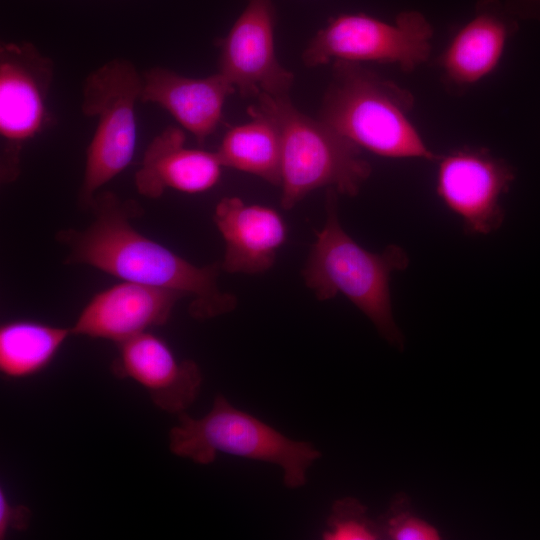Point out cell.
<instances>
[{
  "mask_svg": "<svg viewBox=\"0 0 540 540\" xmlns=\"http://www.w3.org/2000/svg\"><path fill=\"white\" fill-rule=\"evenodd\" d=\"M93 222L84 230H60L56 239L67 249L66 264L93 267L122 281L164 288L191 297L190 315L206 320L237 306L233 294L217 284L220 263L196 266L143 235L129 222L139 207L114 193H97L90 205Z\"/></svg>",
  "mask_w": 540,
  "mask_h": 540,
  "instance_id": "6da1fadb",
  "label": "cell"
},
{
  "mask_svg": "<svg viewBox=\"0 0 540 540\" xmlns=\"http://www.w3.org/2000/svg\"><path fill=\"white\" fill-rule=\"evenodd\" d=\"M410 91L365 68L336 60L324 93L319 119L372 153L388 158L436 161L411 120Z\"/></svg>",
  "mask_w": 540,
  "mask_h": 540,
  "instance_id": "7a4b0ae2",
  "label": "cell"
},
{
  "mask_svg": "<svg viewBox=\"0 0 540 540\" xmlns=\"http://www.w3.org/2000/svg\"><path fill=\"white\" fill-rule=\"evenodd\" d=\"M326 220L311 247L302 276L320 301L337 294L347 297L390 344L402 347L403 338L392 312L390 278L409 264L407 253L389 245L370 252L350 237L339 222L337 192L328 189Z\"/></svg>",
  "mask_w": 540,
  "mask_h": 540,
  "instance_id": "3957f363",
  "label": "cell"
},
{
  "mask_svg": "<svg viewBox=\"0 0 540 540\" xmlns=\"http://www.w3.org/2000/svg\"><path fill=\"white\" fill-rule=\"evenodd\" d=\"M247 112L265 116L279 133L284 209L322 187L355 196L370 177L372 168L361 148L321 119L300 112L288 95L261 93Z\"/></svg>",
  "mask_w": 540,
  "mask_h": 540,
  "instance_id": "277c9868",
  "label": "cell"
},
{
  "mask_svg": "<svg viewBox=\"0 0 540 540\" xmlns=\"http://www.w3.org/2000/svg\"><path fill=\"white\" fill-rule=\"evenodd\" d=\"M169 448L179 457L200 465L212 463L219 453L279 466L283 483L297 489L321 453L310 442L288 438L255 416L233 406L218 394L210 411L200 418L185 412L169 433Z\"/></svg>",
  "mask_w": 540,
  "mask_h": 540,
  "instance_id": "5b68a950",
  "label": "cell"
},
{
  "mask_svg": "<svg viewBox=\"0 0 540 540\" xmlns=\"http://www.w3.org/2000/svg\"><path fill=\"white\" fill-rule=\"evenodd\" d=\"M142 84V76L126 59L106 62L84 81L82 111L97 119L79 190V203L84 208H90L97 191L133 159L137 141L135 106Z\"/></svg>",
  "mask_w": 540,
  "mask_h": 540,
  "instance_id": "8992f818",
  "label": "cell"
},
{
  "mask_svg": "<svg viewBox=\"0 0 540 540\" xmlns=\"http://www.w3.org/2000/svg\"><path fill=\"white\" fill-rule=\"evenodd\" d=\"M433 28L418 11H404L389 23L364 13H344L330 18L302 53L307 67L336 60L397 65L412 72L431 53Z\"/></svg>",
  "mask_w": 540,
  "mask_h": 540,
  "instance_id": "52a82bcc",
  "label": "cell"
},
{
  "mask_svg": "<svg viewBox=\"0 0 540 540\" xmlns=\"http://www.w3.org/2000/svg\"><path fill=\"white\" fill-rule=\"evenodd\" d=\"M53 71L52 60L31 43H4L0 47L1 174L6 180L18 174L23 144L46 123Z\"/></svg>",
  "mask_w": 540,
  "mask_h": 540,
  "instance_id": "ba28073f",
  "label": "cell"
},
{
  "mask_svg": "<svg viewBox=\"0 0 540 540\" xmlns=\"http://www.w3.org/2000/svg\"><path fill=\"white\" fill-rule=\"evenodd\" d=\"M435 189L444 205L462 221L464 231L486 235L503 223L501 197L515 170L488 149L462 147L438 156Z\"/></svg>",
  "mask_w": 540,
  "mask_h": 540,
  "instance_id": "9c48e42d",
  "label": "cell"
},
{
  "mask_svg": "<svg viewBox=\"0 0 540 540\" xmlns=\"http://www.w3.org/2000/svg\"><path fill=\"white\" fill-rule=\"evenodd\" d=\"M272 0H247L227 36L219 57L221 73L242 97L288 95L294 75L278 61L274 47Z\"/></svg>",
  "mask_w": 540,
  "mask_h": 540,
  "instance_id": "30bf717a",
  "label": "cell"
},
{
  "mask_svg": "<svg viewBox=\"0 0 540 540\" xmlns=\"http://www.w3.org/2000/svg\"><path fill=\"white\" fill-rule=\"evenodd\" d=\"M518 27V19L504 3L480 0L473 16L454 33L438 58L445 87L464 92L492 74Z\"/></svg>",
  "mask_w": 540,
  "mask_h": 540,
  "instance_id": "8fae6325",
  "label": "cell"
},
{
  "mask_svg": "<svg viewBox=\"0 0 540 540\" xmlns=\"http://www.w3.org/2000/svg\"><path fill=\"white\" fill-rule=\"evenodd\" d=\"M179 292L122 281L96 293L70 327L72 335L106 339L117 344L165 324Z\"/></svg>",
  "mask_w": 540,
  "mask_h": 540,
  "instance_id": "7c38bea8",
  "label": "cell"
},
{
  "mask_svg": "<svg viewBox=\"0 0 540 540\" xmlns=\"http://www.w3.org/2000/svg\"><path fill=\"white\" fill-rule=\"evenodd\" d=\"M118 346L112 371L141 385L158 408L178 415L196 400L202 385L199 366L178 359L163 339L146 331Z\"/></svg>",
  "mask_w": 540,
  "mask_h": 540,
  "instance_id": "4fadbf2b",
  "label": "cell"
},
{
  "mask_svg": "<svg viewBox=\"0 0 540 540\" xmlns=\"http://www.w3.org/2000/svg\"><path fill=\"white\" fill-rule=\"evenodd\" d=\"M213 219L225 242L221 270L257 274L269 270L287 238V226L271 207L247 204L239 197H224Z\"/></svg>",
  "mask_w": 540,
  "mask_h": 540,
  "instance_id": "5bb4252c",
  "label": "cell"
},
{
  "mask_svg": "<svg viewBox=\"0 0 540 540\" xmlns=\"http://www.w3.org/2000/svg\"><path fill=\"white\" fill-rule=\"evenodd\" d=\"M185 140L182 129L168 126L150 142L135 174L138 193L150 199L167 189L197 194L218 183L224 166L217 152L187 148Z\"/></svg>",
  "mask_w": 540,
  "mask_h": 540,
  "instance_id": "9a60e30c",
  "label": "cell"
},
{
  "mask_svg": "<svg viewBox=\"0 0 540 540\" xmlns=\"http://www.w3.org/2000/svg\"><path fill=\"white\" fill-rule=\"evenodd\" d=\"M142 80L140 100L167 110L200 144L216 131L227 97L236 92L219 72L206 78H190L154 67L144 73Z\"/></svg>",
  "mask_w": 540,
  "mask_h": 540,
  "instance_id": "2e32d148",
  "label": "cell"
},
{
  "mask_svg": "<svg viewBox=\"0 0 540 540\" xmlns=\"http://www.w3.org/2000/svg\"><path fill=\"white\" fill-rule=\"evenodd\" d=\"M70 327H60L33 320H13L0 327V371L8 378L33 376L54 359Z\"/></svg>",
  "mask_w": 540,
  "mask_h": 540,
  "instance_id": "e0dca14e",
  "label": "cell"
},
{
  "mask_svg": "<svg viewBox=\"0 0 540 540\" xmlns=\"http://www.w3.org/2000/svg\"><path fill=\"white\" fill-rule=\"evenodd\" d=\"M251 121L229 129L218 149L224 167L246 172L281 185V144L274 124L265 116L248 113Z\"/></svg>",
  "mask_w": 540,
  "mask_h": 540,
  "instance_id": "ac0fdd59",
  "label": "cell"
},
{
  "mask_svg": "<svg viewBox=\"0 0 540 540\" xmlns=\"http://www.w3.org/2000/svg\"><path fill=\"white\" fill-rule=\"evenodd\" d=\"M380 536V528L367 517L365 506L349 497L334 502L322 533L325 540H374Z\"/></svg>",
  "mask_w": 540,
  "mask_h": 540,
  "instance_id": "d6986e66",
  "label": "cell"
},
{
  "mask_svg": "<svg viewBox=\"0 0 540 540\" xmlns=\"http://www.w3.org/2000/svg\"><path fill=\"white\" fill-rule=\"evenodd\" d=\"M381 534L392 540H438L440 533L427 521L409 512L394 511L380 528Z\"/></svg>",
  "mask_w": 540,
  "mask_h": 540,
  "instance_id": "ffe728a7",
  "label": "cell"
},
{
  "mask_svg": "<svg viewBox=\"0 0 540 540\" xmlns=\"http://www.w3.org/2000/svg\"><path fill=\"white\" fill-rule=\"evenodd\" d=\"M31 510L22 504L10 501L3 488L0 489V539L11 531H23L29 526Z\"/></svg>",
  "mask_w": 540,
  "mask_h": 540,
  "instance_id": "44dd1931",
  "label": "cell"
},
{
  "mask_svg": "<svg viewBox=\"0 0 540 540\" xmlns=\"http://www.w3.org/2000/svg\"><path fill=\"white\" fill-rule=\"evenodd\" d=\"M504 4L517 19L540 22V0H506Z\"/></svg>",
  "mask_w": 540,
  "mask_h": 540,
  "instance_id": "7402d4cb",
  "label": "cell"
}]
</instances>
